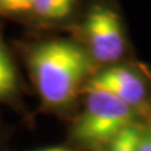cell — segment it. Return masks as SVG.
<instances>
[{
    "label": "cell",
    "instance_id": "6da1fadb",
    "mask_svg": "<svg viewBox=\"0 0 151 151\" xmlns=\"http://www.w3.org/2000/svg\"><path fill=\"white\" fill-rule=\"evenodd\" d=\"M27 58L42 101L58 110L76 100L94 64L81 42L64 38L32 45Z\"/></svg>",
    "mask_w": 151,
    "mask_h": 151
},
{
    "label": "cell",
    "instance_id": "7a4b0ae2",
    "mask_svg": "<svg viewBox=\"0 0 151 151\" xmlns=\"http://www.w3.org/2000/svg\"><path fill=\"white\" fill-rule=\"evenodd\" d=\"M135 120V108L105 91L87 89L84 108L72 127V139L92 149H106Z\"/></svg>",
    "mask_w": 151,
    "mask_h": 151
},
{
    "label": "cell",
    "instance_id": "3957f363",
    "mask_svg": "<svg viewBox=\"0 0 151 151\" xmlns=\"http://www.w3.org/2000/svg\"><path fill=\"white\" fill-rule=\"evenodd\" d=\"M82 45L93 63L113 64L126 50V37L121 17L111 5L97 4L88 10L81 25Z\"/></svg>",
    "mask_w": 151,
    "mask_h": 151
},
{
    "label": "cell",
    "instance_id": "277c9868",
    "mask_svg": "<svg viewBox=\"0 0 151 151\" xmlns=\"http://www.w3.org/2000/svg\"><path fill=\"white\" fill-rule=\"evenodd\" d=\"M87 89L105 91L135 110L145 105L149 96L145 79L126 65H108L92 74L84 86Z\"/></svg>",
    "mask_w": 151,
    "mask_h": 151
},
{
    "label": "cell",
    "instance_id": "5b68a950",
    "mask_svg": "<svg viewBox=\"0 0 151 151\" xmlns=\"http://www.w3.org/2000/svg\"><path fill=\"white\" fill-rule=\"evenodd\" d=\"M77 8V0H32V15L45 23L69 19Z\"/></svg>",
    "mask_w": 151,
    "mask_h": 151
},
{
    "label": "cell",
    "instance_id": "8992f818",
    "mask_svg": "<svg viewBox=\"0 0 151 151\" xmlns=\"http://www.w3.org/2000/svg\"><path fill=\"white\" fill-rule=\"evenodd\" d=\"M18 72L15 63L0 35V102L10 100L18 92Z\"/></svg>",
    "mask_w": 151,
    "mask_h": 151
},
{
    "label": "cell",
    "instance_id": "52a82bcc",
    "mask_svg": "<svg viewBox=\"0 0 151 151\" xmlns=\"http://www.w3.org/2000/svg\"><path fill=\"white\" fill-rule=\"evenodd\" d=\"M142 130L144 126L136 122L130 125L107 145L105 151H140Z\"/></svg>",
    "mask_w": 151,
    "mask_h": 151
},
{
    "label": "cell",
    "instance_id": "ba28073f",
    "mask_svg": "<svg viewBox=\"0 0 151 151\" xmlns=\"http://www.w3.org/2000/svg\"><path fill=\"white\" fill-rule=\"evenodd\" d=\"M0 14H6V15L32 14V0H0Z\"/></svg>",
    "mask_w": 151,
    "mask_h": 151
},
{
    "label": "cell",
    "instance_id": "9c48e42d",
    "mask_svg": "<svg viewBox=\"0 0 151 151\" xmlns=\"http://www.w3.org/2000/svg\"><path fill=\"white\" fill-rule=\"evenodd\" d=\"M140 151H151V124L145 126L142 130Z\"/></svg>",
    "mask_w": 151,
    "mask_h": 151
},
{
    "label": "cell",
    "instance_id": "30bf717a",
    "mask_svg": "<svg viewBox=\"0 0 151 151\" xmlns=\"http://www.w3.org/2000/svg\"><path fill=\"white\" fill-rule=\"evenodd\" d=\"M38 151H73L69 149H64V147H49V149H44V150H38Z\"/></svg>",
    "mask_w": 151,
    "mask_h": 151
}]
</instances>
